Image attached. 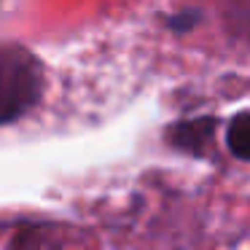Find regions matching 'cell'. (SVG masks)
Masks as SVG:
<instances>
[{
    "instance_id": "obj_2",
    "label": "cell",
    "mask_w": 250,
    "mask_h": 250,
    "mask_svg": "<svg viewBox=\"0 0 250 250\" xmlns=\"http://www.w3.org/2000/svg\"><path fill=\"white\" fill-rule=\"evenodd\" d=\"M212 135H215V119H210V116L191 119V121H178V124H172L167 129V140L178 151L194 153V156H202L207 151Z\"/></svg>"
},
{
    "instance_id": "obj_1",
    "label": "cell",
    "mask_w": 250,
    "mask_h": 250,
    "mask_svg": "<svg viewBox=\"0 0 250 250\" xmlns=\"http://www.w3.org/2000/svg\"><path fill=\"white\" fill-rule=\"evenodd\" d=\"M43 92V70L30 51L0 46V124L24 116Z\"/></svg>"
},
{
    "instance_id": "obj_3",
    "label": "cell",
    "mask_w": 250,
    "mask_h": 250,
    "mask_svg": "<svg viewBox=\"0 0 250 250\" xmlns=\"http://www.w3.org/2000/svg\"><path fill=\"white\" fill-rule=\"evenodd\" d=\"M226 146L242 162H250V113H237L229 124Z\"/></svg>"
},
{
    "instance_id": "obj_4",
    "label": "cell",
    "mask_w": 250,
    "mask_h": 250,
    "mask_svg": "<svg viewBox=\"0 0 250 250\" xmlns=\"http://www.w3.org/2000/svg\"><path fill=\"white\" fill-rule=\"evenodd\" d=\"M202 19V14L196 11H180V14H175V17H169V27L175 30V33H186V30H191L196 22Z\"/></svg>"
}]
</instances>
